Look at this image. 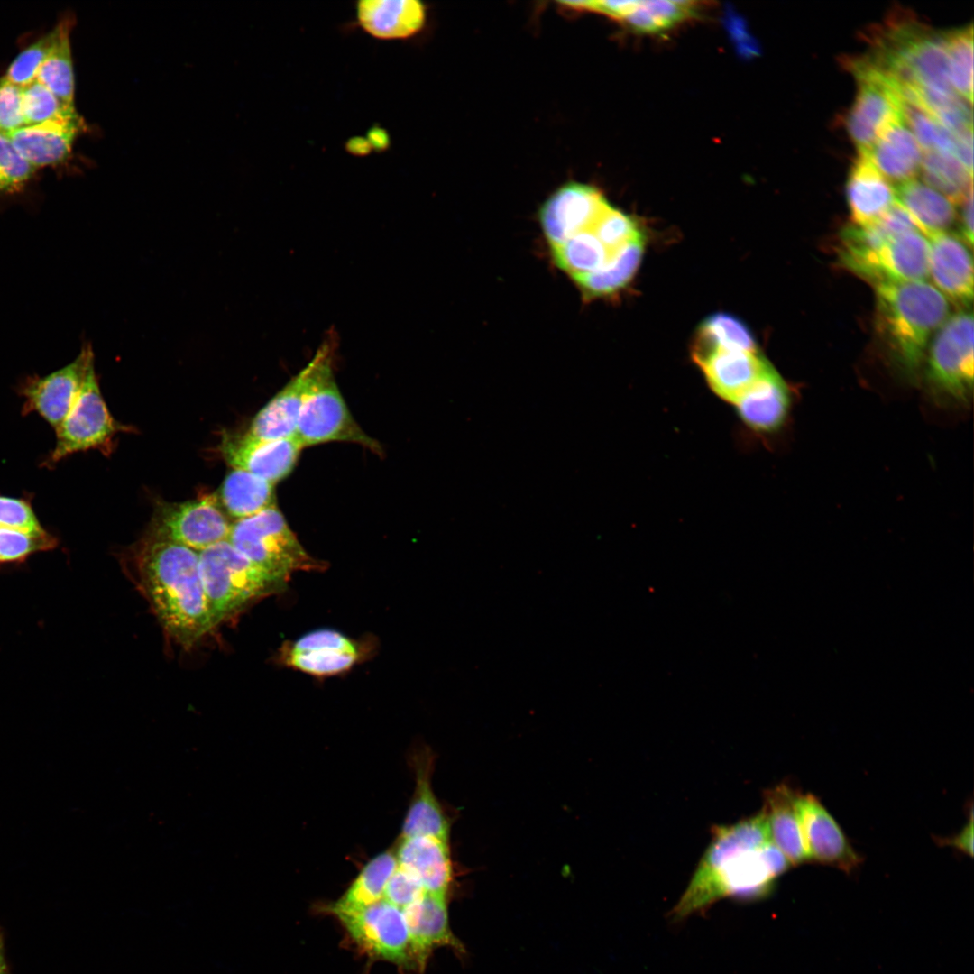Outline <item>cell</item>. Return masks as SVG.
<instances>
[{
    "label": "cell",
    "mask_w": 974,
    "mask_h": 974,
    "mask_svg": "<svg viewBox=\"0 0 974 974\" xmlns=\"http://www.w3.org/2000/svg\"><path fill=\"white\" fill-rule=\"evenodd\" d=\"M791 866L773 843L761 810L730 825H718L671 915L685 919L725 897L753 901L769 895Z\"/></svg>",
    "instance_id": "1"
},
{
    "label": "cell",
    "mask_w": 974,
    "mask_h": 974,
    "mask_svg": "<svg viewBox=\"0 0 974 974\" xmlns=\"http://www.w3.org/2000/svg\"><path fill=\"white\" fill-rule=\"evenodd\" d=\"M139 584L166 633L184 648L211 629L198 552L145 536L135 552Z\"/></svg>",
    "instance_id": "2"
},
{
    "label": "cell",
    "mask_w": 974,
    "mask_h": 974,
    "mask_svg": "<svg viewBox=\"0 0 974 974\" xmlns=\"http://www.w3.org/2000/svg\"><path fill=\"white\" fill-rule=\"evenodd\" d=\"M876 326L896 363L907 372L921 366L931 335L950 313L949 300L922 281L876 286Z\"/></svg>",
    "instance_id": "3"
},
{
    "label": "cell",
    "mask_w": 974,
    "mask_h": 974,
    "mask_svg": "<svg viewBox=\"0 0 974 974\" xmlns=\"http://www.w3.org/2000/svg\"><path fill=\"white\" fill-rule=\"evenodd\" d=\"M212 629L285 585L223 540L198 552Z\"/></svg>",
    "instance_id": "4"
},
{
    "label": "cell",
    "mask_w": 974,
    "mask_h": 974,
    "mask_svg": "<svg viewBox=\"0 0 974 974\" xmlns=\"http://www.w3.org/2000/svg\"><path fill=\"white\" fill-rule=\"evenodd\" d=\"M310 382L302 404L295 436L304 447L330 441L361 445L381 455V445L368 436L351 415L335 383L329 345L321 346L309 362Z\"/></svg>",
    "instance_id": "5"
},
{
    "label": "cell",
    "mask_w": 974,
    "mask_h": 974,
    "mask_svg": "<svg viewBox=\"0 0 974 974\" xmlns=\"http://www.w3.org/2000/svg\"><path fill=\"white\" fill-rule=\"evenodd\" d=\"M227 541L252 563L286 583L302 570L318 569L276 504L231 524Z\"/></svg>",
    "instance_id": "6"
},
{
    "label": "cell",
    "mask_w": 974,
    "mask_h": 974,
    "mask_svg": "<svg viewBox=\"0 0 974 974\" xmlns=\"http://www.w3.org/2000/svg\"><path fill=\"white\" fill-rule=\"evenodd\" d=\"M124 430L129 428L119 424L109 412L92 363L71 409L55 429L56 444L43 465L50 468L79 451L109 452L113 438Z\"/></svg>",
    "instance_id": "7"
},
{
    "label": "cell",
    "mask_w": 974,
    "mask_h": 974,
    "mask_svg": "<svg viewBox=\"0 0 974 974\" xmlns=\"http://www.w3.org/2000/svg\"><path fill=\"white\" fill-rule=\"evenodd\" d=\"M850 67L858 92L845 124L859 152L865 153L889 125L904 118L901 98L892 79L869 58L858 59Z\"/></svg>",
    "instance_id": "8"
},
{
    "label": "cell",
    "mask_w": 974,
    "mask_h": 974,
    "mask_svg": "<svg viewBox=\"0 0 974 974\" xmlns=\"http://www.w3.org/2000/svg\"><path fill=\"white\" fill-rule=\"evenodd\" d=\"M973 316L961 310L939 327L929 349L926 376L939 393L967 402L973 389Z\"/></svg>",
    "instance_id": "9"
},
{
    "label": "cell",
    "mask_w": 974,
    "mask_h": 974,
    "mask_svg": "<svg viewBox=\"0 0 974 974\" xmlns=\"http://www.w3.org/2000/svg\"><path fill=\"white\" fill-rule=\"evenodd\" d=\"M217 496L182 502H160L146 536L175 542L197 552L226 540L231 524Z\"/></svg>",
    "instance_id": "10"
},
{
    "label": "cell",
    "mask_w": 974,
    "mask_h": 974,
    "mask_svg": "<svg viewBox=\"0 0 974 974\" xmlns=\"http://www.w3.org/2000/svg\"><path fill=\"white\" fill-rule=\"evenodd\" d=\"M352 939L369 954L400 966L413 962L402 910L381 899L354 909L327 908Z\"/></svg>",
    "instance_id": "11"
},
{
    "label": "cell",
    "mask_w": 974,
    "mask_h": 974,
    "mask_svg": "<svg viewBox=\"0 0 974 974\" xmlns=\"http://www.w3.org/2000/svg\"><path fill=\"white\" fill-rule=\"evenodd\" d=\"M929 250L928 239L914 228L894 236L871 252L840 262L874 286L885 282L922 281L929 273Z\"/></svg>",
    "instance_id": "12"
},
{
    "label": "cell",
    "mask_w": 974,
    "mask_h": 974,
    "mask_svg": "<svg viewBox=\"0 0 974 974\" xmlns=\"http://www.w3.org/2000/svg\"><path fill=\"white\" fill-rule=\"evenodd\" d=\"M92 363L94 353L86 345L66 366L45 376L26 377L18 388L24 400L23 414L36 412L56 429L71 409Z\"/></svg>",
    "instance_id": "13"
},
{
    "label": "cell",
    "mask_w": 974,
    "mask_h": 974,
    "mask_svg": "<svg viewBox=\"0 0 974 974\" xmlns=\"http://www.w3.org/2000/svg\"><path fill=\"white\" fill-rule=\"evenodd\" d=\"M795 807L808 861L833 866L847 873L860 864L862 858L815 795L797 794Z\"/></svg>",
    "instance_id": "14"
},
{
    "label": "cell",
    "mask_w": 974,
    "mask_h": 974,
    "mask_svg": "<svg viewBox=\"0 0 974 974\" xmlns=\"http://www.w3.org/2000/svg\"><path fill=\"white\" fill-rule=\"evenodd\" d=\"M609 205L598 188L587 184L568 182L556 189L539 212L550 247L593 224Z\"/></svg>",
    "instance_id": "15"
},
{
    "label": "cell",
    "mask_w": 974,
    "mask_h": 974,
    "mask_svg": "<svg viewBox=\"0 0 974 974\" xmlns=\"http://www.w3.org/2000/svg\"><path fill=\"white\" fill-rule=\"evenodd\" d=\"M303 448L296 436L265 440L244 435L224 434L219 450L233 467L255 474L274 484L293 470Z\"/></svg>",
    "instance_id": "16"
},
{
    "label": "cell",
    "mask_w": 974,
    "mask_h": 974,
    "mask_svg": "<svg viewBox=\"0 0 974 974\" xmlns=\"http://www.w3.org/2000/svg\"><path fill=\"white\" fill-rule=\"evenodd\" d=\"M360 648L348 637L334 629L308 633L281 650L284 664L316 676H327L350 669L360 658Z\"/></svg>",
    "instance_id": "17"
},
{
    "label": "cell",
    "mask_w": 974,
    "mask_h": 974,
    "mask_svg": "<svg viewBox=\"0 0 974 974\" xmlns=\"http://www.w3.org/2000/svg\"><path fill=\"white\" fill-rule=\"evenodd\" d=\"M692 355L712 391L732 404L770 365L758 352L711 349Z\"/></svg>",
    "instance_id": "18"
},
{
    "label": "cell",
    "mask_w": 974,
    "mask_h": 974,
    "mask_svg": "<svg viewBox=\"0 0 974 974\" xmlns=\"http://www.w3.org/2000/svg\"><path fill=\"white\" fill-rule=\"evenodd\" d=\"M929 240V271L948 300L967 307L973 299V260L960 234L942 232Z\"/></svg>",
    "instance_id": "19"
},
{
    "label": "cell",
    "mask_w": 974,
    "mask_h": 974,
    "mask_svg": "<svg viewBox=\"0 0 974 974\" xmlns=\"http://www.w3.org/2000/svg\"><path fill=\"white\" fill-rule=\"evenodd\" d=\"M409 936L413 963L424 969L431 951L438 946H449L457 953H464L462 942L454 935L449 925L446 896L425 893L424 896L402 909Z\"/></svg>",
    "instance_id": "20"
},
{
    "label": "cell",
    "mask_w": 974,
    "mask_h": 974,
    "mask_svg": "<svg viewBox=\"0 0 974 974\" xmlns=\"http://www.w3.org/2000/svg\"><path fill=\"white\" fill-rule=\"evenodd\" d=\"M790 404L789 389L771 364L734 403L743 424L758 434L777 431L786 419Z\"/></svg>",
    "instance_id": "21"
},
{
    "label": "cell",
    "mask_w": 974,
    "mask_h": 974,
    "mask_svg": "<svg viewBox=\"0 0 974 974\" xmlns=\"http://www.w3.org/2000/svg\"><path fill=\"white\" fill-rule=\"evenodd\" d=\"M396 857L398 865L410 873L426 893L446 896L453 879L448 839L401 838Z\"/></svg>",
    "instance_id": "22"
},
{
    "label": "cell",
    "mask_w": 974,
    "mask_h": 974,
    "mask_svg": "<svg viewBox=\"0 0 974 974\" xmlns=\"http://www.w3.org/2000/svg\"><path fill=\"white\" fill-rule=\"evenodd\" d=\"M576 10L607 15L642 32L670 29L694 13L688 1H577Z\"/></svg>",
    "instance_id": "23"
},
{
    "label": "cell",
    "mask_w": 974,
    "mask_h": 974,
    "mask_svg": "<svg viewBox=\"0 0 974 974\" xmlns=\"http://www.w3.org/2000/svg\"><path fill=\"white\" fill-rule=\"evenodd\" d=\"M846 198L852 225L871 224L896 202V190L864 153L850 167Z\"/></svg>",
    "instance_id": "24"
},
{
    "label": "cell",
    "mask_w": 974,
    "mask_h": 974,
    "mask_svg": "<svg viewBox=\"0 0 974 974\" xmlns=\"http://www.w3.org/2000/svg\"><path fill=\"white\" fill-rule=\"evenodd\" d=\"M81 118L24 125L6 136L17 152L35 169L56 165L70 154L82 130Z\"/></svg>",
    "instance_id": "25"
},
{
    "label": "cell",
    "mask_w": 974,
    "mask_h": 974,
    "mask_svg": "<svg viewBox=\"0 0 974 974\" xmlns=\"http://www.w3.org/2000/svg\"><path fill=\"white\" fill-rule=\"evenodd\" d=\"M356 18L360 27L375 38L401 40L423 29L427 10L417 0H363L356 5Z\"/></svg>",
    "instance_id": "26"
},
{
    "label": "cell",
    "mask_w": 974,
    "mask_h": 974,
    "mask_svg": "<svg viewBox=\"0 0 974 974\" xmlns=\"http://www.w3.org/2000/svg\"><path fill=\"white\" fill-rule=\"evenodd\" d=\"M310 375L311 367L308 363L255 415L246 434L265 440L295 436Z\"/></svg>",
    "instance_id": "27"
},
{
    "label": "cell",
    "mask_w": 974,
    "mask_h": 974,
    "mask_svg": "<svg viewBox=\"0 0 974 974\" xmlns=\"http://www.w3.org/2000/svg\"><path fill=\"white\" fill-rule=\"evenodd\" d=\"M864 154L888 181L899 184L914 179L923 157L922 148L904 118L889 125Z\"/></svg>",
    "instance_id": "28"
},
{
    "label": "cell",
    "mask_w": 974,
    "mask_h": 974,
    "mask_svg": "<svg viewBox=\"0 0 974 974\" xmlns=\"http://www.w3.org/2000/svg\"><path fill=\"white\" fill-rule=\"evenodd\" d=\"M415 765L416 788L401 838L434 836L448 839L449 822L431 786L433 758L425 752L417 758Z\"/></svg>",
    "instance_id": "29"
},
{
    "label": "cell",
    "mask_w": 974,
    "mask_h": 974,
    "mask_svg": "<svg viewBox=\"0 0 974 974\" xmlns=\"http://www.w3.org/2000/svg\"><path fill=\"white\" fill-rule=\"evenodd\" d=\"M795 793L788 785L780 784L766 790L764 806L771 840L785 854L791 866L808 861L797 818Z\"/></svg>",
    "instance_id": "30"
},
{
    "label": "cell",
    "mask_w": 974,
    "mask_h": 974,
    "mask_svg": "<svg viewBox=\"0 0 974 974\" xmlns=\"http://www.w3.org/2000/svg\"><path fill=\"white\" fill-rule=\"evenodd\" d=\"M895 190L896 201L927 237L947 232L953 225L956 219L954 204L930 186L914 179L898 184Z\"/></svg>",
    "instance_id": "31"
},
{
    "label": "cell",
    "mask_w": 974,
    "mask_h": 974,
    "mask_svg": "<svg viewBox=\"0 0 974 974\" xmlns=\"http://www.w3.org/2000/svg\"><path fill=\"white\" fill-rule=\"evenodd\" d=\"M273 485L249 472L234 469L226 475L217 498L225 513L237 520L275 505Z\"/></svg>",
    "instance_id": "32"
},
{
    "label": "cell",
    "mask_w": 974,
    "mask_h": 974,
    "mask_svg": "<svg viewBox=\"0 0 974 974\" xmlns=\"http://www.w3.org/2000/svg\"><path fill=\"white\" fill-rule=\"evenodd\" d=\"M644 251L643 236L619 250L611 261L599 271L589 274L576 284L586 297L611 296L625 288L634 277Z\"/></svg>",
    "instance_id": "33"
},
{
    "label": "cell",
    "mask_w": 974,
    "mask_h": 974,
    "mask_svg": "<svg viewBox=\"0 0 974 974\" xmlns=\"http://www.w3.org/2000/svg\"><path fill=\"white\" fill-rule=\"evenodd\" d=\"M398 867L396 854L385 851L372 859L345 894L327 908L354 909L382 899L387 883Z\"/></svg>",
    "instance_id": "34"
},
{
    "label": "cell",
    "mask_w": 974,
    "mask_h": 974,
    "mask_svg": "<svg viewBox=\"0 0 974 974\" xmlns=\"http://www.w3.org/2000/svg\"><path fill=\"white\" fill-rule=\"evenodd\" d=\"M920 171L928 186L944 195L953 204L960 203L973 188V173L950 153L926 151L923 153Z\"/></svg>",
    "instance_id": "35"
},
{
    "label": "cell",
    "mask_w": 974,
    "mask_h": 974,
    "mask_svg": "<svg viewBox=\"0 0 974 974\" xmlns=\"http://www.w3.org/2000/svg\"><path fill=\"white\" fill-rule=\"evenodd\" d=\"M711 349L758 352L748 326L739 318L725 313L713 314L703 321L692 354Z\"/></svg>",
    "instance_id": "36"
},
{
    "label": "cell",
    "mask_w": 974,
    "mask_h": 974,
    "mask_svg": "<svg viewBox=\"0 0 974 974\" xmlns=\"http://www.w3.org/2000/svg\"><path fill=\"white\" fill-rule=\"evenodd\" d=\"M70 20L54 49L45 60L36 80L47 87L63 105L74 106V71L69 41Z\"/></svg>",
    "instance_id": "37"
},
{
    "label": "cell",
    "mask_w": 974,
    "mask_h": 974,
    "mask_svg": "<svg viewBox=\"0 0 974 974\" xmlns=\"http://www.w3.org/2000/svg\"><path fill=\"white\" fill-rule=\"evenodd\" d=\"M949 73L953 90L972 104L973 100V27L944 32Z\"/></svg>",
    "instance_id": "38"
},
{
    "label": "cell",
    "mask_w": 974,
    "mask_h": 974,
    "mask_svg": "<svg viewBox=\"0 0 974 974\" xmlns=\"http://www.w3.org/2000/svg\"><path fill=\"white\" fill-rule=\"evenodd\" d=\"M904 120L921 148L955 154L957 136L942 126L918 104L901 98Z\"/></svg>",
    "instance_id": "39"
},
{
    "label": "cell",
    "mask_w": 974,
    "mask_h": 974,
    "mask_svg": "<svg viewBox=\"0 0 974 974\" xmlns=\"http://www.w3.org/2000/svg\"><path fill=\"white\" fill-rule=\"evenodd\" d=\"M70 19L60 21L51 31L29 45L13 60L5 77L23 87L36 80L41 65L51 54Z\"/></svg>",
    "instance_id": "40"
},
{
    "label": "cell",
    "mask_w": 974,
    "mask_h": 974,
    "mask_svg": "<svg viewBox=\"0 0 974 974\" xmlns=\"http://www.w3.org/2000/svg\"><path fill=\"white\" fill-rule=\"evenodd\" d=\"M22 107L24 125L79 118L75 107L63 105L37 80L23 87Z\"/></svg>",
    "instance_id": "41"
},
{
    "label": "cell",
    "mask_w": 974,
    "mask_h": 974,
    "mask_svg": "<svg viewBox=\"0 0 974 974\" xmlns=\"http://www.w3.org/2000/svg\"><path fill=\"white\" fill-rule=\"evenodd\" d=\"M593 228L602 243L613 254L629 243L643 236L635 220L611 204L596 220Z\"/></svg>",
    "instance_id": "42"
},
{
    "label": "cell",
    "mask_w": 974,
    "mask_h": 974,
    "mask_svg": "<svg viewBox=\"0 0 974 974\" xmlns=\"http://www.w3.org/2000/svg\"><path fill=\"white\" fill-rule=\"evenodd\" d=\"M56 545L57 539L48 532L36 535L0 527V563L20 562L36 552L51 549Z\"/></svg>",
    "instance_id": "43"
},
{
    "label": "cell",
    "mask_w": 974,
    "mask_h": 974,
    "mask_svg": "<svg viewBox=\"0 0 974 974\" xmlns=\"http://www.w3.org/2000/svg\"><path fill=\"white\" fill-rule=\"evenodd\" d=\"M35 170L17 152L10 139L0 133V195L21 191Z\"/></svg>",
    "instance_id": "44"
},
{
    "label": "cell",
    "mask_w": 974,
    "mask_h": 974,
    "mask_svg": "<svg viewBox=\"0 0 974 974\" xmlns=\"http://www.w3.org/2000/svg\"><path fill=\"white\" fill-rule=\"evenodd\" d=\"M0 527L41 535V527L27 500L0 496Z\"/></svg>",
    "instance_id": "45"
},
{
    "label": "cell",
    "mask_w": 974,
    "mask_h": 974,
    "mask_svg": "<svg viewBox=\"0 0 974 974\" xmlns=\"http://www.w3.org/2000/svg\"><path fill=\"white\" fill-rule=\"evenodd\" d=\"M23 87L5 76L0 78V133H10L24 126L22 107Z\"/></svg>",
    "instance_id": "46"
},
{
    "label": "cell",
    "mask_w": 974,
    "mask_h": 974,
    "mask_svg": "<svg viewBox=\"0 0 974 974\" xmlns=\"http://www.w3.org/2000/svg\"><path fill=\"white\" fill-rule=\"evenodd\" d=\"M425 893L420 883L398 865L387 883L383 898L402 910L420 899Z\"/></svg>",
    "instance_id": "47"
},
{
    "label": "cell",
    "mask_w": 974,
    "mask_h": 974,
    "mask_svg": "<svg viewBox=\"0 0 974 974\" xmlns=\"http://www.w3.org/2000/svg\"><path fill=\"white\" fill-rule=\"evenodd\" d=\"M939 845L951 846L965 854L973 856V811L970 809L969 822L960 832L951 838H936Z\"/></svg>",
    "instance_id": "48"
},
{
    "label": "cell",
    "mask_w": 974,
    "mask_h": 974,
    "mask_svg": "<svg viewBox=\"0 0 974 974\" xmlns=\"http://www.w3.org/2000/svg\"><path fill=\"white\" fill-rule=\"evenodd\" d=\"M960 213V237L971 247L973 244V188H971L962 201Z\"/></svg>",
    "instance_id": "49"
},
{
    "label": "cell",
    "mask_w": 974,
    "mask_h": 974,
    "mask_svg": "<svg viewBox=\"0 0 974 974\" xmlns=\"http://www.w3.org/2000/svg\"><path fill=\"white\" fill-rule=\"evenodd\" d=\"M0 974H10V966L6 958L5 933L0 927Z\"/></svg>",
    "instance_id": "50"
}]
</instances>
